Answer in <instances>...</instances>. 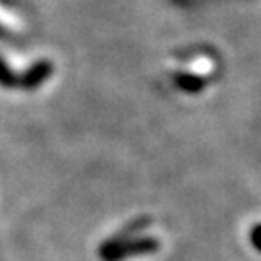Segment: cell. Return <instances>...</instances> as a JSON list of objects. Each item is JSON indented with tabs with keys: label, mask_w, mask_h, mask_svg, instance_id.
<instances>
[{
	"label": "cell",
	"mask_w": 261,
	"mask_h": 261,
	"mask_svg": "<svg viewBox=\"0 0 261 261\" xmlns=\"http://www.w3.org/2000/svg\"><path fill=\"white\" fill-rule=\"evenodd\" d=\"M161 248L155 236H134L126 240H114L111 238L99 248V257L103 261H124L128 257H138V255H147V253L157 252Z\"/></svg>",
	"instance_id": "cell-1"
},
{
	"label": "cell",
	"mask_w": 261,
	"mask_h": 261,
	"mask_svg": "<svg viewBox=\"0 0 261 261\" xmlns=\"http://www.w3.org/2000/svg\"><path fill=\"white\" fill-rule=\"evenodd\" d=\"M172 84L176 89L184 91V93H199V91L205 89V80L201 75L184 74V72L172 75Z\"/></svg>",
	"instance_id": "cell-3"
},
{
	"label": "cell",
	"mask_w": 261,
	"mask_h": 261,
	"mask_svg": "<svg viewBox=\"0 0 261 261\" xmlns=\"http://www.w3.org/2000/svg\"><path fill=\"white\" fill-rule=\"evenodd\" d=\"M53 70L55 68L48 60H39V62H35L29 70H25L23 74L19 75L18 87L25 89V91H35L37 87H41L53 75Z\"/></svg>",
	"instance_id": "cell-2"
},
{
	"label": "cell",
	"mask_w": 261,
	"mask_h": 261,
	"mask_svg": "<svg viewBox=\"0 0 261 261\" xmlns=\"http://www.w3.org/2000/svg\"><path fill=\"white\" fill-rule=\"evenodd\" d=\"M18 82H19V75L14 74L12 68L0 58V85L6 87V89H14V87H18Z\"/></svg>",
	"instance_id": "cell-4"
},
{
	"label": "cell",
	"mask_w": 261,
	"mask_h": 261,
	"mask_svg": "<svg viewBox=\"0 0 261 261\" xmlns=\"http://www.w3.org/2000/svg\"><path fill=\"white\" fill-rule=\"evenodd\" d=\"M250 242H252V246L257 252H261V223L255 224L252 228V232H250Z\"/></svg>",
	"instance_id": "cell-5"
}]
</instances>
